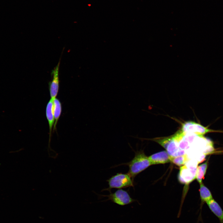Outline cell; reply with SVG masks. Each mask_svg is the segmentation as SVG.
<instances>
[{
	"mask_svg": "<svg viewBox=\"0 0 223 223\" xmlns=\"http://www.w3.org/2000/svg\"><path fill=\"white\" fill-rule=\"evenodd\" d=\"M190 159L186 154L172 157L171 161L178 166H182L185 164Z\"/></svg>",
	"mask_w": 223,
	"mask_h": 223,
	"instance_id": "cell-13",
	"label": "cell"
},
{
	"mask_svg": "<svg viewBox=\"0 0 223 223\" xmlns=\"http://www.w3.org/2000/svg\"><path fill=\"white\" fill-rule=\"evenodd\" d=\"M208 166V161L197 167L195 178L199 184L204 178Z\"/></svg>",
	"mask_w": 223,
	"mask_h": 223,
	"instance_id": "cell-12",
	"label": "cell"
},
{
	"mask_svg": "<svg viewBox=\"0 0 223 223\" xmlns=\"http://www.w3.org/2000/svg\"><path fill=\"white\" fill-rule=\"evenodd\" d=\"M109 187L104 190L110 192L113 188L121 189L133 187V180L128 173H117L107 180Z\"/></svg>",
	"mask_w": 223,
	"mask_h": 223,
	"instance_id": "cell-2",
	"label": "cell"
},
{
	"mask_svg": "<svg viewBox=\"0 0 223 223\" xmlns=\"http://www.w3.org/2000/svg\"><path fill=\"white\" fill-rule=\"evenodd\" d=\"M200 187L199 192L201 203L200 206V212L199 215V219H201V209L203 205L205 202L207 203L208 201L213 199L212 195L209 190L202 182L200 184Z\"/></svg>",
	"mask_w": 223,
	"mask_h": 223,
	"instance_id": "cell-10",
	"label": "cell"
},
{
	"mask_svg": "<svg viewBox=\"0 0 223 223\" xmlns=\"http://www.w3.org/2000/svg\"><path fill=\"white\" fill-rule=\"evenodd\" d=\"M107 197L108 198L104 200H111L112 202L120 206L130 204L136 200L132 198L128 192L123 190L119 189L113 193H110L108 195H101Z\"/></svg>",
	"mask_w": 223,
	"mask_h": 223,
	"instance_id": "cell-5",
	"label": "cell"
},
{
	"mask_svg": "<svg viewBox=\"0 0 223 223\" xmlns=\"http://www.w3.org/2000/svg\"><path fill=\"white\" fill-rule=\"evenodd\" d=\"M197 164L190 159L180 167L178 176L179 181L181 183L188 184L195 178Z\"/></svg>",
	"mask_w": 223,
	"mask_h": 223,
	"instance_id": "cell-3",
	"label": "cell"
},
{
	"mask_svg": "<svg viewBox=\"0 0 223 223\" xmlns=\"http://www.w3.org/2000/svg\"><path fill=\"white\" fill-rule=\"evenodd\" d=\"M206 203L211 211L218 218L220 223H223V210L218 203L212 199Z\"/></svg>",
	"mask_w": 223,
	"mask_h": 223,
	"instance_id": "cell-9",
	"label": "cell"
},
{
	"mask_svg": "<svg viewBox=\"0 0 223 223\" xmlns=\"http://www.w3.org/2000/svg\"><path fill=\"white\" fill-rule=\"evenodd\" d=\"M46 116L47 120L49 129V137L50 138L53 127L55 123L53 112V100L50 98L46 108Z\"/></svg>",
	"mask_w": 223,
	"mask_h": 223,
	"instance_id": "cell-8",
	"label": "cell"
},
{
	"mask_svg": "<svg viewBox=\"0 0 223 223\" xmlns=\"http://www.w3.org/2000/svg\"><path fill=\"white\" fill-rule=\"evenodd\" d=\"M149 159L152 165L171 162L172 157L166 151H160L150 156Z\"/></svg>",
	"mask_w": 223,
	"mask_h": 223,
	"instance_id": "cell-7",
	"label": "cell"
},
{
	"mask_svg": "<svg viewBox=\"0 0 223 223\" xmlns=\"http://www.w3.org/2000/svg\"><path fill=\"white\" fill-rule=\"evenodd\" d=\"M53 112L55 118V123L53 126V130L56 129L57 124L62 112V105L60 101L55 98L53 100Z\"/></svg>",
	"mask_w": 223,
	"mask_h": 223,
	"instance_id": "cell-11",
	"label": "cell"
},
{
	"mask_svg": "<svg viewBox=\"0 0 223 223\" xmlns=\"http://www.w3.org/2000/svg\"><path fill=\"white\" fill-rule=\"evenodd\" d=\"M60 60L57 65L52 70L51 75L52 76V81L49 83V88L51 98L53 100L57 95L59 88V70Z\"/></svg>",
	"mask_w": 223,
	"mask_h": 223,
	"instance_id": "cell-6",
	"label": "cell"
},
{
	"mask_svg": "<svg viewBox=\"0 0 223 223\" xmlns=\"http://www.w3.org/2000/svg\"><path fill=\"white\" fill-rule=\"evenodd\" d=\"M181 129L185 133H192L201 135H203L209 133H223V130L211 129L198 123L192 121L186 122L182 124Z\"/></svg>",
	"mask_w": 223,
	"mask_h": 223,
	"instance_id": "cell-4",
	"label": "cell"
},
{
	"mask_svg": "<svg viewBox=\"0 0 223 223\" xmlns=\"http://www.w3.org/2000/svg\"><path fill=\"white\" fill-rule=\"evenodd\" d=\"M125 164L129 167L128 173L133 180L138 174L152 165L148 157L142 151L136 152L133 159Z\"/></svg>",
	"mask_w": 223,
	"mask_h": 223,
	"instance_id": "cell-1",
	"label": "cell"
}]
</instances>
